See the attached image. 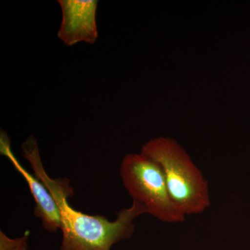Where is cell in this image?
<instances>
[{
  "label": "cell",
  "mask_w": 250,
  "mask_h": 250,
  "mask_svg": "<svg viewBox=\"0 0 250 250\" xmlns=\"http://www.w3.org/2000/svg\"><path fill=\"white\" fill-rule=\"evenodd\" d=\"M22 149L34 175L48 189L58 206L62 235L61 250H111L113 245L132 236L135 219L147 213L145 206L136 201L120 210L114 221L75 209L68 202L74 195L70 179L49 177L42 165L36 138L29 136L22 143Z\"/></svg>",
  "instance_id": "1"
},
{
  "label": "cell",
  "mask_w": 250,
  "mask_h": 250,
  "mask_svg": "<svg viewBox=\"0 0 250 250\" xmlns=\"http://www.w3.org/2000/svg\"><path fill=\"white\" fill-rule=\"evenodd\" d=\"M141 152L160 166L171 199L185 216L210 207L208 181L175 140L155 138L143 146Z\"/></svg>",
  "instance_id": "2"
},
{
  "label": "cell",
  "mask_w": 250,
  "mask_h": 250,
  "mask_svg": "<svg viewBox=\"0 0 250 250\" xmlns=\"http://www.w3.org/2000/svg\"><path fill=\"white\" fill-rule=\"evenodd\" d=\"M120 175L133 201L145 206L147 213L166 223H182L186 216L171 199L160 166L143 153L125 156Z\"/></svg>",
  "instance_id": "3"
},
{
  "label": "cell",
  "mask_w": 250,
  "mask_h": 250,
  "mask_svg": "<svg viewBox=\"0 0 250 250\" xmlns=\"http://www.w3.org/2000/svg\"><path fill=\"white\" fill-rule=\"evenodd\" d=\"M62 10V22L58 37L67 46L80 42L95 43L98 32L96 23V0H59Z\"/></svg>",
  "instance_id": "4"
},
{
  "label": "cell",
  "mask_w": 250,
  "mask_h": 250,
  "mask_svg": "<svg viewBox=\"0 0 250 250\" xmlns=\"http://www.w3.org/2000/svg\"><path fill=\"white\" fill-rule=\"evenodd\" d=\"M0 152L9 159L16 171L27 182L35 202L34 215L41 220L42 228L49 232H57L62 228L58 206L45 186L35 175L29 173L18 160L11 150L9 136L5 131H1L0 135Z\"/></svg>",
  "instance_id": "5"
},
{
  "label": "cell",
  "mask_w": 250,
  "mask_h": 250,
  "mask_svg": "<svg viewBox=\"0 0 250 250\" xmlns=\"http://www.w3.org/2000/svg\"><path fill=\"white\" fill-rule=\"evenodd\" d=\"M28 236L26 232L21 238H11L0 231V250H27Z\"/></svg>",
  "instance_id": "6"
}]
</instances>
